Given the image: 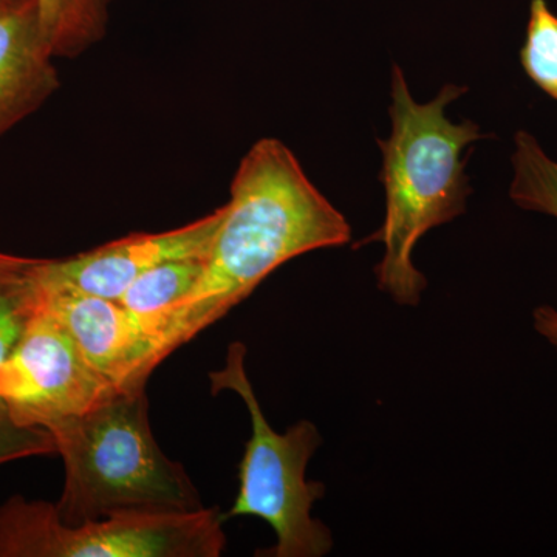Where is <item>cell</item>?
<instances>
[{"mask_svg":"<svg viewBox=\"0 0 557 557\" xmlns=\"http://www.w3.org/2000/svg\"><path fill=\"white\" fill-rule=\"evenodd\" d=\"M534 329L539 335L556 347L557 350V310L552 306H541L533 313Z\"/></svg>","mask_w":557,"mask_h":557,"instance_id":"2e32d148","label":"cell"},{"mask_svg":"<svg viewBox=\"0 0 557 557\" xmlns=\"http://www.w3.org/2000/svg\"><path fill=\"white\" fill-rule=\"evenodd\" d=\"M201 273L203 258L170 260L145 271L116 300L159 333L164 343V318L193 292Z\"/></svg>","mask_w":557,"mask_h":557,"instance_id":"30bf717a","label":"cell"},{"mask_svg":"<svg viewBox=\"0 0 557 557\" xmlns=\"http://www.w3.org/2000/svg\"><path fill=\"white\" fill-rule=\"evenodd\" d=\"M247 347L231 344L225 368L209 373L211 394L236 392L251 417V437L239 465V493L223 519L265 520L276 545L258 553L270 557H322L333 548V536L321 520L311 516L324 497V483L307 479L310 458L321 446L318 428L309 420L293 424L285 434L270 426L248 379Z\"/></svg>","mask_w":557,"mask_h":557,"instance_id":"277c9868","label":"cell"},{"mask_svg":"<svg viewBox=\"0 0 557 557\" xmlns=\"http://www.w3.org/2000/svg\"><path fill=\"white\" fill-rule=\"evenodd\" d=\"M347 219L311 183L276 138H262L242 159L223 219L193 292L164 318L168 354L200 335L289 260L343 247Z\"/></svg>","mask_w":557,"mask_h":557,"instance_id":"6da1fadb","label":"cell"},{"mask_svg":"<svg viewBox=\"0 0 557 557\" xmlns=\"http://www.w3.org/2000/svg\"><path fill=\"white\" fill-rule=\"evenodd\" d=\"M49 431L65 467L64 490L54 507L67 525L205 508L186 469L153 437L146 387L116 392Z\"/></svg>","mask_w":557,"mask_h":557,"instance_id":"3957f363","label":"cell"},{"mask_svg":"<svg viewBox=\"0 0 557 557\" xmlns=\"http://www.w3.org/2000/svg\"><path fill=\"white\" fill-rule=\"evenodd\" d=\"M119 388L100 375L46 307L0 362V403L17 423L49 429L106 401Z\"/></svg>","mask_w":557,"mask_h":557,"instance_id":"8992f818","label":"cell"},{"mask_svg":"<svg viewBox=\"0 0 557 557\" xmlns=\"http://www.w3.org/2000/svg\"><path fill=\"white\" fill-rule=\"evenodd\" d=\"M509 199L527 211L557 219V161L549 159L536 138L527 131L515 135Z\"/></svg>","mask_w":557,"mask_h":557,"instance_id":"4fadbf2b","label":"cell"},{"mask_svg":"<svg viewBox=\"0 0 557 557\" xmlns=\"http://www.w3.org/2000/svg\"><path fill=\"white\" fill-rule=\"evenodd\" d=\"M42 262L0 252V362L44 309Z\"/></svg>","mask_w":557,"mask_h":557,"instance_id":"8fae6325","label":"cell"},{"mask_svg":"<svg viewBox=\"0 0 557 557\" xmlns=\"http://www.w3.org/2000/svg\"><path fill=\"white\" fill-rule=\"evenodd\" d=\"M222 512H150L62 522L54 504L14 496L0 505V557H219Z\"/></svg>","mask_w":557,"mask_h":557,"instance_id":"5b68a950","label":"cell"},{"mask_svg":"<svg viewBox=\"0 0 557 557\" xmlns=\"http://www.w3.org/2000/svg\"><path fill=\"white\" fill-rule=\"evenodd\" d=\"M519 60L531 83L557 101V14L547 0H531Z\"/></svg>","mask_w":557,"mask_h":557,"instance_id":"5bb4252c","label":"cell"},{"mask_svg":"<svg viewBox=\"0 0 557 557\" xmlns=\"http://www.w3.org/2000/svg\"><path fill=\"white\" fill-rule=\"evenodd\" d=\"M36 0H0V137L60 87Z\"/></svg>","mask_w":557,"mask_h":557,"instance_id":"9c48e42d","label":"cell"},{"mask_svg":"<svg viewBox=\"0 0 557 557\" xmlns=\"http://www.w3.org/2000/svg\"><path fill=\"white\" fill-rule=\"evenodd\" d=\"M467 90L448 84L434 100L420 104L410 95L403 70H392V134L379 139L386 214L380 230L354 248L384 245L376 282L398 306H418L428 287L412 262L418 240L467 211L472 189L465 174L468 159L461 156L486 135L471 121L456 124L446 116V108Z\"/></svg>","mask_w":557,"mask_h":557,"instance_id":"7a4b0ae2","label":"cell"},{"mask_svg":"<svg viewBox=\"0 0 557 557\" xmlns=\"http://www.w3.org/2000/svg\"><path fill=\"white\" fill-rule=\"evenodd\" d=\"M223 219V207L164 233H138L73 258L44 260L46 287L119 299L145 271L170 260L203 258Z\"/></svg>","mask_w":557,"mask_h":557,"instance_id":"ba28073f","label":"cell"},{"mask_svg":"<svg viewBox=\"0 0 557 557\" xmlns=\"http://www.w3.org/2000/svg\"><path fill=\"white\" fill-rule=\"evenodd\" d=\"M54 453L57 443L49 429L17 423L0 403V465Z\"/></svg>","mask_w":557,"mask_h":557,"instance_id":"9a60e30c","label":"cell"},{"mask_svg":"<svg viewBox=\"0 0 557 557\" xmlns=\"http://www.w3.org/2000/svg\"><path fill=\"white\" fill-rule=\"evenodd\" d=\"M113 0H36L40 32L54 58H76L106 36Z\"/></svg>","mask_w":557,"mask_h":557,"instance_id":"7c38bea8","label":"cell"},{"mask_svg":"<svg viewBox=\"0 0 557 557\" xmlns=\"http://www.w3.org/2000/svg\"><path fill=\"white\" fill-rule=\"evenodd\" d=\"M46 307L91 368L119 391L146 387L168 358L159 333L116 299L46 287Z\"/></svg>","mask_w":557,"mask_h":557,"instance_id":"52a82bcc","label":"cell"}]
</instances>
